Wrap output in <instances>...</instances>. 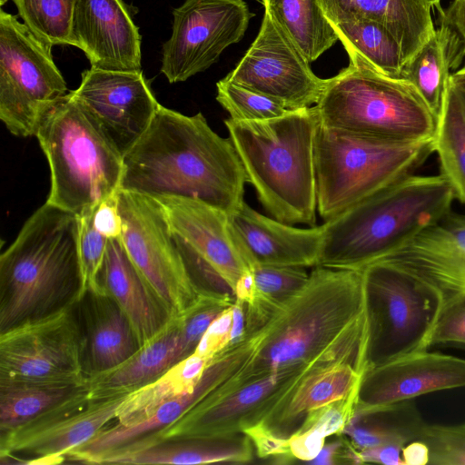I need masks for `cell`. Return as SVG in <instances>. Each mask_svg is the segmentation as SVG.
Instances as JSON below:
<instances>
[{"mask_svg":"<svg viewBox=\"0 0 465 465\" xmlns=\"http://www.w3.org/2000/svg\"><path fill=\"white\" fill-rule=\"evenodd\" d=\"M242 369L220 388L321 362L365 370L366 323L361 271L314 266L306 284L254 336Z\"/></svg>","mask_w":465,"mask_h":465,"instance_id":"1","label":"cell"},{"mask_svg":"<svg viewBox=\"0 0 465 465\" xmlns=\"http://www.w3.org/2000/svg\"><path fill=\"white\" fill-rule=\"evenodd\" d=\"M123 157L122 190L198 199L228 213L244 202L247 177L236 150L202 113L188 116L160 105Z\"/></svg>","mask_w":465,"mask_h":465,"instance_id":"2","label":"cell"},{"mask_svg":"<svg viewBox=\"0 0 465 465\" xmlns=\"http://www.w3.org/2000/svg\"><path fill=\"white\" fill-rule=\"evenodd\" d=\"M79 216L45 202L0 256V332L81 300Z\"/></svg>","mask_w":465,"mask_h":465,"instance_id":"3","label":"cell"},{"mask_svg":"<svg viewBox=\"0 0 465 465\" xmlns=\"http://www.w3.org/2000/svg\"><path fill=\"white\" fill-rule=\"evenodd\" d=\"M454 200L440 173L402 178L322 224L316 266L361 271L441 220Z\"/></svg>","mask_w":465,"mask_h":465,"instance_id":"4","label":"cell"},{"mask_svg":"<svg viewBox=\"0 0 465 465\" xmlns=\"http://www.w3.org/2000/svg\"><path fill=\"white\" fill-rule=\"evenodd\" d=\"M247 183L272 218L288 224L316 225L313 106L262 121L224 120Z\"/></svg>","mask_w":465,"mask_h":465,"instance_id":"5","label":"cell"},{"mask_svg":"<svg viewBox=\"0 0 465 465\" xmlns=\"http://www.w3.org/2000/svg\"><path fill=\"white\" fill-rule=\"evenodd\" d=\"M50 169L46 203L81 215L121 188L124 157L70 91L35 134Z\"/></svg>","mask_w":465,"mask_h":465,"instance_id":"6","label":"cell"},{"mask_svg":"<svg viewBox=\"0 0 465 465\" xmlns=\"http://www.w3.org/2000/svg\"><path fill=\"white\" fill-rule=\"evenodd\" d=\"M434 153V139L397 140L324 126L315 136L317 212L327 221L411 174Z\"/></svg>","mask_w":465,"mask_h":465,"instance_id":"7","label":"cell"},{"mask_svg":"<svg viewBox=\"0 0 465 465\" xmlns=\"http://www.w3.org/2000/svg\"><path fill=\"white\" fill-rule=\"evenodd\" d=\"M361 272L365 371L427 351L447 294L426 277L391 261H377Z\"/></svg>","mask_w":465,"mask_h":465,"instance_id":"8","label":"cell"},{"mask_svg":"<svg viewBox=\"0 0 465 465\" xmlns=\"http://www.w3.org/2000/svg\"><path fill=\"white\" fill-rule=\"evenodd\" d=\"M321 124L397 140L434 139L438 118L406 81L350 62L326 79L313 106Z\"/></svg>","mask_w":465,"mask_h":465,"instance_id":"9","label":"cell"},{"mask_svg":"<svg viewBox=\"0 0 465 465\" xmlns=\"http://www.w3.org/2000/svg\"><path fill=\"white\" fill-rule=\"evenodd\" d=\"M52 46L15 16L0 11V119L18 137L35 136L48 112L68 94Z\"/></svg>","mask_w":465,"mask_h":465,"instance_id":"10","label":"cell"},{"mask_svg":"<svg viewBox=\"0 0 465 465\" xmlns=\"http://www.w3.org/2000/svg\"><path fill=\"white\" fill-rule=\"evenodd\" d=\"M0 380L84 385L77 302L1 331Z\"/></svg>","mask_w":465,"mask_h":465,"instance_id":"11","label":"cell"},{"mask_svg":"<svg viewBox=\"0 0 465 465\" xmlns=\"http://www.w3.org/2000/svg\"><path fill=\"white\" fill-rule=\"evenodd\" d=\"M129 394V393H128ZM127 394L94 396L84 386L28 421L0 432V463L54 465L115 420Z\"/></svg>","mask_w":465,"mask_h":465,"instance_id":"12","label":"cell"},{"mask_svg":"<svg viewBox=\"0 0 465 465\" xmlns=\"http://www.w3.org/2000/svg\"><path fill=\"white\" fill-rule=\"evenodd\" d=\"M122 240L133 263L172 318L183 315L204 295L191 280L156 198L120 189Z\"/></svg>","mask_w":465,"mask_h":465,"instance_id":"13","label":"cell"},{"mask_svg":"<svg viewBox=\"0 0 465 465\" xmlns=\"http://www.w3.org/2000/svg\"><path fill=\"white\" fill-rule=\"evenodd\" d=\"M173 16L161 66L171 84L213 64L226 47L242 40L253 14L243 0H185Z\"/></svg>","mask_w":465,"mask_h":465,"instance_id":"14","label":"cell"},{"mask_svg":"<svg viewBox=\"0 0 465 465\" xmlns=\"http://www.w3.org/2000/svg\"><path fill=\"white\" fill-rule=\"evenodd\" d=\"M312 364L213 391L177 420L140 440H171L245 431L261 423Z\"/></svg>","mask_w":465,"mask_h":465,"instance_id":"15","label":"cell"},{"mask_svg":"<svg viewBox=\"0 0 465 465\" xmlns=\"http://www.w3.org/2000/svg\"><path fill=\"white\" fill-rule=\"evenodd\" d=\"M224 78L276 99L291 110L315 104L326 84L266 9L255 40Z\"/></svg>","mask_w":465,"mask_h":465,"instance_id":"16","label":"cell"},{"mask_svg":"<svg viewBox=\"0 0 465 465\" xmlns=\"http://www.w3.org/2000/svg\"><path fill=\"white\" fill-rule=\"evenodd\" d=\"M72 93L123 156L144 134L161 105L141 70L91 66Z\"/></svg>","mask_w":465,"mask_h":465,"instance_id":"17","label":"cell"},{"mask_svg":"<svg viewBox=\"0 0 465 465\" xmlns=\"http://www.w3.org/2000/svg\"><path fill=\"white\" fill-rule=\"evenodd\" d=\"M252 351V343L250 340L244 339L230 344L210 361L193 392L164 402L137 424L123 426L114 422L107 425L86 443L71 451L65 462L99 464L110 453L165 428L233 377Z\"/></svg>","mask_w":465,"mask_h":465,"instance_id":"18","label":"cell"},{"mask_svg":"<svg viewBox=\"0 0 465 465\" xmlns=\"http://www.w3.org/2000/svg\"><path fill=\"white\" fill-rule=\"evenodd\" d=\"M166 213L179 252L193 254L217 270L235 290L251 271L229 223V213L193 198H156Z\"/></svg>","mask_w":465,"mask_h":465,"instance_id":"19","label":"cell"},{"mask_svg":"<svg viewBox=\"0 0 465 465\" xmlns=\"http://www.w3.org/2000/svg\"><path fill=\"white\" fill-rule=\"evenodd\" d=\"M460 387H465V359L423 351L364 371L355 409L391 405Z\"/></svg>","mask_w":465,"mask_h":465,"instance_id":"20","label":"cell"},{"mask_svg":"<svg viewBox=\"0 0 465 465\" xmlns=\"http://www.w3.org/2000/svg\"><path fill=\"white\" fill-rule=\"evenodd\" d=\"M72 40L92 67L141 70V36L122 0H75Z\"/></svg>","mask_w":465,"mask_h":465,"instance_id":"21","label":"cell"},{"mask_svg":"<svg viewBox=\"0 0 465 465\" xmlns=\"http://www.w3.org/2000/svg\"><path fill=\"white\" fill-rule=\"evenodd\" d=\"M229 223L251 268L254 265L307 268L317 264L322 225L298 228L256 212L245 201L229 213Z\"/></svg>","mask_w":465,"mask_h":465,"instance_id":"22","label":"cell"},{"mask_svg":"<svg viewBox=\"0 0 465 465\" xmlns=\"http://www.w3.org/2000/svg\"><path fill=\"white\" fill-rule=\"evenodd\" d=\"M361 376L348 362L317 364L302 376L259 424L272 435L289 440L317 411L357 394Z\"/></svg>","mask_w":465,"mask_h":465,"instance_id":"23","label":"cell"},{"mask_svg":"<svg viewBox=\"0 0 465 465\" xmlns=\"http://www.w3.org/2000/svg\"><path fill=\"white\" fill-rule=\"evenodd\" d=\"M381 260L420 273L447 295L465 294V214L449 213Z\"/></svg>","mask_w":465,"mask_h":465,"instance_id":"24","label":"cell"},{"mask_svg":"<svg viewBox=\"0 0 465 465\" xmlns=\"http://www.w3.org/2000/svg\"><path fill=\"white\" fill-rule=\"evenodd\" d=\"M98 282L128 320L139 347L173 319L133 263L121 236L108 241Z\"/></svg>","mask_w":465,"mask_h":465,"instance_id":"25","label":"cell"},{"mask_svg":"<svg viewBox=\"0 0 465 465\" xmlns=\"http://www.w3.org/2000/svg\"><path fill=\"white\" fill-rule=\"evenodd\" d=\"M253 451L243 431L171 440H139L105 456L99 464L246 463L252 461Z\"/></svg>","mask_w":465,"mask_h":465,"instance_id":"26","label":"cell"},{"mask_svg":"<svg viewBox=\"0 0 465 465\" xmlns=\"http://www.w3.org/2000/svg\"><path fill=\"white\" fill-rule=\"evenodd\" d=\"M193 353L179 316L172 319L159 334L121 364L86 376L84 387L98 397L128 394L160 377Z\"/></svg>","mask_w":465,"mask_h":465,"instance_id":"27","label":"cell"},{"mask_svg":"<svg viewBox=\"0 0 465 465\" xmlns=\"http://www.w3.org/2000/svg\"><path fill=\"white\" fill-rule=\"evenodd\" d=\"M331 25L360 19L384 25L400 43L404 64L434 33L431 6L424 0H319Z\"/></svg>","mask_w":465,"mask_h":465,"instance_id":"28","label":"cell"},{"mask_svg":"<svg viewBox=\"0 0 465 465\" xmlns=\"http://www.w3.org/2000/svg\"><path fill=\"white\" fill-rule=\"evenodd\" d=\"M77 309L84 339L86 376L121 364L139 349L128 320L107 294L87 292L77 302Z\"/></svg>","mask_w":465,"mask_h":465,"instance_id":"29","label":"cell"},{"mask_svg":"<svg viewBox=\"0 0 465 465\" xmlns=\"http://www.w3.org/2000/svg\"><path fill=\"white\" fill-rule=\"evenodd\" d=\"M426 425L415 402L410 400L386 406L355 409L341 433L361 450L384 443L405 446L420 440Z\"/></svg>","mask_w":465,"mask_h":465,"instance_id":"30","label":"cell"},{"mask_svg":"<svg viewBox=\"0 0 465 465\" xmlns=\"http://www.w3.org/2000/svg\"><path fill=\"white\" fill-rule=\"evenodd\" d=\"M210 361L193 353L160 377L131 391L121 403L115 422L123 426L137 424L164 402L193 392Z\"/></svg>","mask_w":465,"mask_h":465,"instance_id":"31","label":"cell"},{"mask_svg":"<svg viewBox=\"0 0 465 465\" xmlns=\"http://www.w3.org/2000/svg\"><path fill=\"white\" fill-rule=\"evenodd\" d=\"M262 4L310 63L339 40L319 0H262Z\"/></svg>","mask_w":465,"mask_h":465,"instance_id":"32","label":"cell"},{"mask_svg":"<svg viewBox=\"0 0 465 465\" xmlns=\"http://www.w3.org/2000/svg\"><path fill=\"white\" fill-rule=\"evenodd\" d=\"M440 174L452 188L455 200L465 206V94L448 83L434 136Z\"/></svg>","mask_w":465,"mask_h":465,"instance_id":"33","label":"cell"},{"mask_svg":"<svg viewBox=\"0 0 465 465\" xmlns=\"http://www.w3.org/2000/svg\"><path fill=\"white\" fill-rule=\"evenodd\" d=\"M332 26L350 62L361 63L383 75L398 78L404 64L403 52L398 40L384 25L360 19Z\"/></svg>","mask_w":465,"mask_h":465,"instance_id":"34","label":"cell"},{"mask_svg":"<svg viewBox=\"0 0 465 465\" xmlns=\"http://www.w3.org/2000/svg\"><path fill=\"white\" fill-rule=\"evenodd\" d=\"M450 70L446 41L438 28L403 64L397 79L411 84L439 121Z\"/></svg>","mask_w":465,"mask_h":465,"instance_id":"35","label":"cell"},{"mask_svg":"<svg viewBox=\"0 0 465 465\" xmlns=\"http://www.w3.org/2000/svg\"><path fill=\"white\" fill-rule=\"evenodd\" d=\"M80 387L0 380V432L28 421Z\"/></svg>","mask_w":465,"mask_h":465,"instance_id":"36","label":"cell"},{"mask_svg":"<svg viewBox=\"0 0 465 465\" xmlns=\"http://www.w3.org/2000/svg\"><path fill=\"white\" fill-rule=\"evenodd\" d=\"M24 24L49 45H73L75 0H14Z\"/></svg>","mask_w":465,"mask_h":465,"instance_id":"37","label":"cell"},{"mask_svg":"<svg viewBox=\"0 0 465 465\" xmlns=\"http://www.w3.org/2000/svg\"><path fill=\"white\" fill-rule=\"evenodd\" d=\"M217 102L234 121H262L280 117L291 111L283 103L221 79L216 84Z\"/></svg>","mask_w":465,"mask_h":465,"instance_id":"38","label":"cell"},{"mask_svg":"<svg viewBox=\"0 0 465 465\" xmlns=\"http://www.w3.org/2000/svg\"><path fill=\"white\" fill-rule=\"evenodd\" d=\"M254 296L278 311L308 282L310 272L302 266L254 265Z\"/></svg>","mask_w":465,"mask_h":465,"instance_id":"39","label":"cell"},{"mask_svg":"<svg viewBox=\"0 0 465 465\" xmlns=\"http://www.w3.org/2000/svg\"><path fill=\"white\" fill-rule=\"evenodd\" d=\"M78 216L79 253L83 275L82 300L87 292L104 293L98 282V272L109 239L94 225V207Z\"/></svg>","mask_w":465,"mask_h":465,"instance_id":"40","label":"cell"},{"mask_svg":"<svg viewBox=\"0 0 465 465\" xmlns=\"http://www.w3.org/2000/svg\"><path fill=\"white\" fill-rule=\"evenodd\" d=\"M429 449L430 465H465V423L427 424L420 439Z\"/></svg>","mask_w":465,"mask_h":465,"instance_id":"41","label":"cell"},{"mask_svg":"<svg viewBox=\"0 0 465 465\" xmlns=\"http://www.w3.org/2000/svg\"><path fill=\"white\" fill-rule=\"evenodd\" d=\"M439 16L450 67L459 68L465 56V0H452L445 9H439Z\"/></svg>","mask_w":465,"mask_h":465,"instance_id":"42","label":"cell"},{"mask_svg":"<svg viewBox=\"0 0 465 465\" xmlns=\"http://www.w3.org/2000/svg\"><path fill=\"white\" fill-rule=\"evenodd\" d=\"M445 343L465 345V294L446 297L431 337V345Z\"/></svg>","mask_w":465,"mask_h":465,"instance_id":"43","label":"cell"},{"mask_svg":"<svg viewBox=\"0 0 465 465\" xmlns=\"http://www.w3.org/2000/svg\"><path fill=\"white\" fill-rule=\"evenodd\" d=\"M232 305L224 310L208 327L193 353L212 361L215 355L230 345Z\"/></svg>","mask_w":465,"mask_h":465,"instance_id":"44","label":"cell"},{"mask_svg":"<svg viewBox=\"0 0 465 465\" xmlns=\"http://www.w3.org/2000/svg\"><path fill=\"white\" fill-rule=\"evenodd\" d=\"M244 432L250 437L259 458L278 463H288L294 460L290 450L289 440L272 435L260 424Z\"/></svg>","mask_w":465,"mask_h":465,"instance_id":"45","label":"cell"},{"mask_svg":"<svg viewBox=\"0 0 465 465\" xmlns=\"http://www.w3.org/2000/svg\"><path fill=\"white\" fill-rule=\"evenodd\" d=\"M309 463L322 465L360 464L359 450L347 436L336 434L335 438L326 441L320 453Z\"/></svg>","mask_w":465,"mask_h":465,"instance_id":"46","label":"cell"},{"mask_svg":"<svg viewBox=\"0 0 465 465\" xmlns=\"http://www.w3.org/2000/svg\"><path fill=\"white\" fill-rule=\"evenodd\" d=\"M117 193L94 207V225L108 239L121 236L123 231Z\"/></svg>","mask_w":465,"mask_h":465,"instance_id":"47","label":"cell"},{"mask_svg":"<svg viewBox=\"0 0 465 465\" xmlns=\"http://www.w3.org/2000/svg\"><path fill=\"white\" fill-rule=\"evenodd\" d=\"M326 438L312 429L294 434L289 439L290 450L294 460L310 462L320 453Z\"/></svg>","mask_w":465,"mask_h":465,"instance_id":"48","label":"cell"},{"mask_svg":"<svg viewBox=\"0 0 465 465\" xmlns=\"http://www.w3.org/2000/svg\"><path fill=\"white\" fill-rule=\"evenodd\" d=\"M403 445L384 443L359 450L361 463L374 462L385 465H404L402 459Z\"/></svg>","mask_w":465,"mask_h":465,"instance_id":"49","label":"cell"},{"mask_svg":"<svg viewBox=\"0 0 465 465\" xmlns=\"http://www.w3.org/2000/svg\"><path fill=\"white\" fill-rule=\"evenodd\" d=\"M402 459L404 465L429 464V449L421 440H416L403 447Z\"/></svg>","mask_w":465,"mask_h":465,"instance_id":"50","label":"cell"},{"mask_svg":"<svg viewBox=\"0 0 465 465\" xmlns=\"http://www.w3.org/2000/svg\"><path fill=\"white\" fill-rule=\"evenodd\" d=\"M232 321L230 332V344L239 342L245 334V302L236 299L232 304Z\"/></svg>","mask_w":465,"mask_h":465,"instance_id":"51","label":"cell"},{"mask_svg":"<svg viewBox=\"0 0 465 465\" xmlns=\"http://www.w3.org/2000/svg\"><path fill=\"white\" fill-rule=\"evenodd\" d=\"M234 292L236 299H240L245 303H248L252 300L255 293V283L252 269L239 280Z\"/></svg>","mask_w":465,"mask_h":465,"instance_id":"52","label":"cell"},{"mask_svg":"<svg viewBox=\"0 0 465 465\" xmlns=\"http://www.w3.org/2000/svg\"><path fill=\"white\" fill-rule=\"evenodd\" d=\"M450 80L465 94V64L450 74Z\"/></svg>","mask_w":465,"mask_h":465,"instance_id":"53","label":"cell"},{"mask_svg":"<svg viewBox=\"0 0 465 465\" xmlns=\"http://www.w3.org/2000/svg\"><path fill=\"white\" fill-rule=\"evenodd\" d=\"M424 1H425L427 4H429L431 7H432V6H436V7L438 8V10H439L440 8H441V7H440V0H424Z\"/></svg>","mask_w":465,"mask_h":465,"instance_id":"54","label":"cell"},{"mask_svg":"<svg viewBox=\"0 0 465 465\" xmlns=\"http://www.w3.org/2000/svg\"><path fill=\"white\" fill-rule=\"evenodd\" d=\"M7 1H8V0H0V5H1V6H2L5 3H6Z\"/></svg>","mask_w":465,"mask_h":465,"instance_id":"55","label":"cell"}]
</instances>
